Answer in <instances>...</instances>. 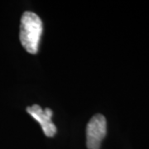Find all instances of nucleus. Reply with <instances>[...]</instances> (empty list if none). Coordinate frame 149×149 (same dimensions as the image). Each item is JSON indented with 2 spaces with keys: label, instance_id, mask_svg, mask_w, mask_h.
Masks as SVG:
<instances>
[{
  "label": "nucleus",
  "instance_id": "nucleus-2",
  "mask_svg": "<svg viewBox=\"0 0 149 149\" xmlns=\"http://www.w3.org/2000/svg\"><path fill=\"white\" fill-rule=\"evenodd\" d=\"M106 131V119L104 115L98 113L91 118L86 128V145L88 149L100 148Z\"/></svg>",
  "mask_w": 149,
  "mask_h": 149
},
{
  "label": "nucleus",
  "instance_id": "nucleus-3",
  "mask_svg": "<svg viewBox=\"0 0 149 149\" xmlns=\"http://www.w3.org/2000/svg\"><path fill=\"white\" fill-rule=\"evenodd\" d=\"M27 112L36 121L39 123L47 137H53L56 133V127L52 121L53 112L51 109H42L37 104L27 107Z\"/></svg>",
  "mask_w": 149,
  "mask_h": 149
},
{
  "label": "nucleus",
  "instance_id": "nucleus-1",
  "mask_svg": "<svg viewBox=\"0 0 149 149\" xmlns=\"http://www.w3.org/2000/svg\"><path fill=\"white\" fill-rule=\"evenodd\" d=\"M42 34V22L40 17L35 13L25 12L21 17L19 38L27 52L37 53Z\"/></svg>",
  "mask_w": 149,
  "mask_h": 149
}]
</instances>
